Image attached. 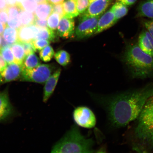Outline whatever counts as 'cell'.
I'll list each match as a JSON object with an SVG mask.
<instances>
[{
  "instance_id": "f35d334b",
  "label": "cell",
  "mask_w": 153,
  "mask_h": 153,
  "mask_svg": "<svg viewBox=\"0 0 153 153\" xmlns=\"http://www.w3.org/2000/svg\"><path fill=\"white\" fill-rule=\"evenodd\" d=\"M7 5V0H0V10L6 9Z\"/></svg>"
},
{
  "instance_id": "3957f363",
  "label": "cell",
  "mask_w": 153,
  "mask_h": 153,
  "mask_svg": "<svg viewBox=\"0 0 153 153\" xmlns=\"http://www.w3.org/2000/svg\"><path fill=\"white\" fill-rule=\"evenodd\" d=\"M124 61L132 77L145 79L153 76V57L143 51L138 44L128 45Z\"/></svg>"
},
{
  "instance_id": "7a4b0ae2",
  "label": "cell",
  "mask_w": 153,
  "mask_h": 153,
  "mask_svg": "<svg viewBox=\"0 0 153 153\" xmlns=\"http://www.w3.org/2000/svg\"><path fill=\"white\" fill-rule=\"evenodd\" d=\"M136 120L133 150L139 153L153 152V96L147 101Z\"/></svg>"
},
{
  "instance_id": "e575fe53",
  "label": "cell",
  "mask_w": 153,
  "mask_h": 153,
  "mask_svg": "<svg viewBox=\"0 0 153 153\" xmlns=\"http://www.w3.org/2000/svg\"><path fill=\"white\" fill-rule=\"evenodd\" d=\"M8 19V14L6 9L0 10V22L6 26Z\"/></svg>"
},
{
  "instance_id": "9a60e30c",
  "label": "cell",
  "mask_w": 153,
  "mask_h": 153,
  "mask_svg": "<svg viewBox=\"0 0 153 153\" xmlns=\"http://www.w3.org/2000/svg\"><path fill=\"white\" fill-rule=\"evenodd\" d=\"M117 21L114 13L110 9L99 18L97 30L95 34L100 33L110 28Z\"/></svg>"
},
{
  "instance_id": "6da1fadb",
  "label": "cell",
  "mask_w": 153,
  "mask_h": 153,
  "mask_svg": "<svg viewBox=\"0 0 153 153\" xmlns=\"http://www.w3.org/2000/svg\"><path fill=\"white\" fill-rule=\"evenodd\" d=\"M153 96V83L138 88L108 97H97V102L108 112L114 127H125L136 120L149 99Z\"/></svg>"
},
{
  "instance_id": "d590c367",
  "label": "cell",
  "mask_w": 153,
  "mask_h": 153,
  "mask_svg": "<svg viewBox=\"0 0 153 153\" xmlns=\"http://www.w3.org/2000/svg\"><path fill=\"white\" fill-rule=\"evenodd\" d=\"M143 24L145 28L153 38V20L145 21Z\"/></svg>"
},
{
  "instance_id": "1f68e13d",
  "label": "cell",
  "mask_w": 153,
  "mask_h": 153,
  "mask_svg": "<svg viewBox=\"0 0 153 153\" xmlns=\"http://www.w3.org/2000/svg\"><path fill=\"white\" fill-rule=\"evenodd\" d=\"M24 47L26 56L36 51L32 42L21 43Z\"/></svg>"
},
{
  "instance_id": "7c38bea8",
  "label": "cell",
  "mask_w": 153,
  "mask_h": 153,
  "mask_svg": "<svg viewBox=\"0 0 153 153\" xmlns=\"http://www.w3.org/2000/svg\"><path fill=\"white\" fill-rule=\"evenodd\" d=\"M13 108L6 90L0 91V122L8 118L12 114Z\"/></svg>"
},
{
  "instance_id": "60d3db41",
  "label": "cell",
  "mask_w": 153,
  "mask_h": 153,
  "mask_svg": "<svg viewBox=\"0 0 153 153\" xmlns=\"http://www.w3.org/2000/svg\"><path fill=\"white\" fill-rule=\"evenodd\" d=\"M7 26L0 22V35H2L4 31Z\"/></svg>"
},
{
  "instance_id": "5bb4252c",
  "label": "cell",
  "mask_w": 153,
  "mask_h": 153,
  "mask_svg": "<svg viewBox=\"0 0 153 153\" xmlns=\"http://www.w3.org/2000/svg\"><path fill=\"white\" fill-rule=\"evenodd\" d=\"M138 45L143 52L153 57V38L148 30L140 34Z\"/></svg>"
},
{
  "instance_id": "4dcf8cb0",
  "label": "cell",
  "mask_w": 153,
  "mask_h": 153,
  "mask_svg": "<svg viewBox=\"0 0 153 153\" xmlns=\"http://www.w3.org/2000/svg\"><path fill=\"white\" fill-rule=\"evenodd\" d=\"M34 49L36 51H40L48 45L50 42L45 39H35L32 42Z\"/></svg>"
},
{
  "instance_id": "e0dca14e",
  "label": "cell",
  "mask_w": 153,
  "mask_h": 153,
  "mask_svg": "<svg viewBox=\"0 0 153 153\" xmlns=\"http://www.w3.org/2000/svg\"><path fill=\"white\" fill-rule=\"evenodd\" d=\"M53 4L48 1L38 4L35 11V16L38 19L47 20L53 13Z\"/></svg>"
},
{
  "instance_id": "cb8c5ba5",
  "label": "cell",
  "mask_w": 153,
  "mask_h": 153,
  "mask_svg": "<svg viewBox=\"0 0 153 153\" xmlns=\"http://www.w3.org/2000/svg\"><path fill=\"white\" fill-rule=\"evenodd\" d=\"M35 18L34 13L22 10L19 16L21 25L22 26L33 24Z\"/></svg>"
},
{
  "instance_id": "484cf974",
  "label": "cell",
  "mask_w": 153,
  "mask_h": 153,
  "mask_svg": "<svg viewBox=\"0 0 153 153\" xmlns=\"http://www.w3.org/2000/svg\"><path fill=\"white\" fill-rule=\"evenodd\" d=\"M62 17L56 13L53 12L47 19L48 27L51 30H56Z\"/></svg>"
},
{
  "instance_id": "9c48e42d",
  "label": "cell",
  "mask_w": 153,
  "mask_h": 153,
  "mask_svg": "<svg viewBox=\"0 0 153 153\" xmlns=\"http://www.w3.org/2000/svg\"><path fill=\"white\" fill-rule=\"evenodd\" d=\"M18 42L20 43L30 42L35 39L40 28L33 24L22 26L18 29Z\"/></svg>"
},
{
  "instance_id": "d4e9b609",
  "label": "cell",
  "mask_w": 153,
  "mask_h": 153,
  "mask_svg": "<svg viewBox=\"0 0 153 153\" xmlns=\"http://www.w3.org/2000/svg\"><path fill=\"white\" fill-rule=\"evenodd\" d=\"M55 58L57 62L62 66H66L70 62V56L66 51L61 50L55 55Z\"/></svg>"
},
{
  "instance_id": "f1b7e54d",
  "label": "cell",
  "mask_w": 153,
  "mask_h": 153,
  "mask_svg": "<svg viewBox=\"0 0 153 153\" xmlns=\"http://www.w3.org/2000/svg\"><path fill=\"white\" fill-rule=\"evenodd\" d=\"M21 3L24 10L35 13L37 7V2L36 0H23Z\"/></svg>"
},
{
  "instance_id": "277c9868",
  "label": "cell",
  "mask_w": 153,
  "mask_h": 153,
  "mask_svg": "<svg viewBox=\"0 0 153 153\" xmlns=\"http://www.w3.org/2000/svg\"><path fill=\"white\" fill-rule=\"evenodd\" d=\"M92 139L87 138L74 125L51 149V153H91L94 152Z\"/></svg>"
},
{
  "instance_id": "4fadbf2b",
  "label": "cell",
  "mask_w": 153,
  "mask_h": 153,
  "mask_svg": "<svg viewBox=\"0 0 153 153\" xmlns=\"http://www.w3.org/2000/svg\"><path fill=\"white\" fill-rule=\"evenodd\" d=\"M61 70L58 69L54 72L45 82L44 87L43 101L46 102L55 90L59 77L60 75Z\"/></svg>"
},
{
  "instance_id": "8d00e7d4",
  "label": "cell",
  "mask_w": 153,
  "mask_h": 153,
  "mask_svg": "<svg viewBox=\"0 0 153 153\" xmlns=\"http://www.w3.org/2000/svg\"><path fill=\"white\" fill-rule=\"evenodd\" d=\"M7 62L2 56L1 53H0V73L3 72L7 66Z\"/></svg>"
},
{
  "instance_id": "ab89813d",
  "label": "cell",
  "mask_w": 153,
  "mask_h": 153,
  "mask_svg": "<svg viewBox=\"0 0 153 153\" xmlns=\"http://www.w3.org/2000/svg\"><path fill=\"white\" fill-rule=\"evenodd\" d=\"M47 1L49 2L52 4H53L62 3L64 1V0H47Z\"/></svg>"
},
{
  "instance_id": "5b68a950",
  "label": "cell",
  "mask_w": 153,
  "mask_h": 153,
  "mask_svg": "<svg viewBox=\"0 0 153 153\" xmlns=\"http://www.w3.org/2000/svg\"><path fill=\"white\" fill-rule=\"evenodd\" d=\"M53 68L50 65H40L36 68L27 69H23L20 78L22 81L45 83L52 75Z\"/></svg>"
},
{
  "instance_id": "ffe728a7",
  "label": "cell",
  "mask_w": 153,
  "mask_h": 153,
  "mask_svg": "<svg viewBox=\"0 0 153 153\" xmlns=\"http://www.w3.org/2000/svg\"><path fill=\"white\" fill-rule=\"evenodd\" d=\"M18 30L7 26L2 36V39L8 44L12 45L18 42Z\"/></svg>"
},
{
  "instance_id": "ee69618b",
  "label": "cell",
  "mask_w": 153,
  "mask_h": 153,
  "mask_svg": "<svg viewBox=\"0 0 153 153\" xmlns=\"http://www.w3.org/2000/svg\"><path fill=\"white\" fill-rule=\"evenodd\" d=\"M94 1H95V0H89L90 3Z\"/></svg>"
},
{
  "instance_id": "7bdbcfd3",
  "label": "cell",
  "mask_w": 153,
  "mask_h": 153,
  "mask_svg": "<svg viewBox=\"0 0 153 153\" xmlns=\"http://www.w3.org/2000/svg\"><path fill=\"white\" fill-rule=\"evenodd\" d=\"M0 36H1V35H0ZM1 43H2V37H1V36H0V48H1Z\"/></svg>"
},
{
  "instance_id": "8fae6325",
  "label": "cell",
  "mask_w": 153,
  "mask_h": 153,
  "mask_svg": "<svg viewBox=\"0 0 153 153\" xmlns=\"http://www.w3.org/2000/svg\"><path fill=\"white\" fill-rule=\"evenodd\" d=\"M113 0H95L90 4L84 14L88 16H100L105 12Z\"/></svg>"
},
{
  "instance_id": "4316f807",
  "label": "cell",
  "mask_w": 153,
  "mask_h": 153,
  "mask_svg": "<svg viewBox=\"0 0 153 153\" xmlns=\"http://www.w3.org/2000/svg\"><path fill=\"white\" fill-rule=\"evenodd\" d=\"M54 55V51L52 47L49 45L44 48L40 51V58L44 62H49Z\"/></svg>"
},
{
  "instance_id": "d6986e66",
  "label": "cell",
  "mask_w": 153,
  "mask_h": 153,
  "mask_svg": "<svg viewBox=\"0 0 153 153\" xmlns=\"http://www.w3.org/2000/svg\"><path fill=\"white\" fill-rule=\"evenodd\" d=\"M64 16L73 18L79 15L76 8L75 0H66L63 3Z\"/></svg>"
},
{
  "instance_id": "b9f144b4",
  "label": "cell",
  "mask_w": 153,
  "mask_h": 153,
  "mask_svg": "<svg viewBox=\"0 0 153 153\" xmlns=\"http://www.w3.org/2000/svg\"><path fill=\"white\" fill-rule=\"evenodd\" d=\"M36 1L38 4L42 3L47 1V0H36Z\"/></svg>"
},
{
  "instance_id": "d6a6232c",
  "label": "cell",
  "mask_w": 153,
  "mask_h": 153,
  "mask_svg": "<svg viewBox=\"0 0 153 153\" xmlns=\"http://www.w3.org/2000/svg\"><path fill=\"white\" fill-rule=\"evenodd\" d=\"M53 12L57 13L61 17L64 16L65 13L63 7V3L58 4H53Z\"/></svg>"
},
{
  "instance_id": "836d02e7",
  "label": "cell",
  "mask_w": 153,
  "mask_h": 153,
  "mask_svg": "<svg viewBox=\"0 0 153 153\" xmlns=\"http://www.w3.org/2000/svg\"><path fill=\"white\" fill-rule=\"evenodd\" d=\"M33 24L39 28L48 27L47 20H42V19L38 18L36 16Z\"/></svg>"
},
{
  "instance_id": "52a82bcc",
  "label": "cell",
  "mask_w": 153,
  "mask_h": 153,
  "mask_svg": "<svg viewBox=\"0 0 153 153\" xmlns=\"http://www.w3.org/2000/svg\"><path fill=\"white\" fill-rule=\"evenodd\" d=\"M73 117L76 125L85 128H92L96 124L94 114L90 108L86 106L76 108L73 113Z\"/></svg>"
},
{
  "instance_id": "ac0fdd59",
  "label": "cell",
  "mask_w": 153,
  "mask_h": 153,
  "mask_svg": "<svg viewBox=\"0 0 153 153\" xmlns=\"http://www.w3.org/2000/svg\"><path fill=\"white\" fill-rule=\"evenodd\" d=\"M11 48L14 56L15 63L19 65H22L26 55L24 47L22 44L17 42L13 44L11 46Z\"/></svg>"
},
{
  "instance_id": "f546056e",
  "label": "cell",
  "mask_w": 153,
  "mask_h": 153,
  "mask_svg": "<svg viewBox=\"0 0 153 153\" xmlns=\"http://www.w3.org/2000/svg\"><path fill=\"white\" fill-rule=\"evenodd\" d=\"M76 8L79 14H83L90 4L89 0H75Z\"/></svg>"
},
{
  "instance_id": "2e32d148",
  "label": "cell",
  "mask_w": 153,
  "mask_h": 153,
  "mask_svg": "<svg viewBox=\"0 0 153 153\" xmlns=\"http://www.w3.org/2000/svg\"><path fill=\"white\" fill-rule=\"evenodd\" d=\"M136 16L153 18V0L141 2L137 7Z\"/></svg>"
},
{
  "instance_id": "44dd1931",
  "label": "cell",
  "mask_w": 153,
  "mask_h": 153,
  "mask_svg": "<svg viewBox=\"0 0 153 153\" xmlns=\"http://www.w3.org/2000/svg\"><path fill=\"white\" fill-rule=\"evenodd\" d=\"M41 64L39 59L34 53L26 56L22 66L23 69H30L36 68Z\"/></svg>"
},
{
  "instance_id": "8992f818",
  "label": "cell",
  "mask_w": 153,
  "mask_h": 153,
  "mask_svg": "<svg viewBox=\"0 0 153 153\" xmlns=\"http://www.w3.org/2000/svg\"><path fill=\"white\" fill-rule=\"evenodd\" d=\"M100 18V16H90L83 14L75 30L76 38L82 39L95 34Z\"/></svg>"
},
{
  "instance_id": "83f0119b",
  "label": "cell",
  "mask_w": 153,
  "mask_h": 153,
  "mask_svg": "<svg viewBox=\"0 0 153 153\" xmlns=\"http://www.w3.org/2000/svg\"><path fill=\"white\" fill-rule=\"evenodd\" d=\"M10 46L1 47L0 53L8 64L15 63V59Z\"/></svg>"
},
{
  "instance_id": "f6af8a7d",
  "label": "cell",
  "mask_w": 153,
  "mask_h": 153,
  "mask_svg": "<svg viewBox=\"0 0 153 153\" xmlns=\"http://www.w3.org/2000/svg\"><path fill=\"white\" fill-rule=\"evenodd\" d=\"M0 49H1V48H0Z\"/></svg>"
},
{
  "instance_id": "74e56055",
  "label": "cell",
  "mask_w": 153,
  "mask_h": 153,
  "mask_svg": "<svg viewBox=\"0 0 153 153\" xmlns=\"http://www.w3.org/2000/svg\"><path fill=\"white\" fill-rule=\"evenodd\" d=\"M137 1V0H117V1L127 6L134 4Z\"/></svg>"
},
{
  "instance_id": "30bf717a",
  "label": "cell",
  "mask_w": 153,
  "mask_h": 153,
  "mask_svg": "<svg viewBox=\"0 0 153 153\" xmlns=\"http://www.w3.org/2000/svg\"><path fill=\"white\" fill-rule=\"evenodd\" d=\"M57 33L60 37L68 39L74 33L75 22L73 18L65 16L61 18L57 27Z\"/></svg>"
},
{
  "instance_id": "603a6c76",
  "label": "cell",
  "mask_w": 153,
  "mask_h": 153,
  "mask_svg": "<svg viewBox=\"0 0 153 153\" xmlns=\"http://www.w3.org/2000/svg\"><path fill=\"white\" fill-rule=\"evenodd\" d=\"M111 9L114 13L117 21L127 15L128 11L127 6L118 1L114 4Z\"/></svg>"
},
{
  "instance_id": "7402d4cb",
  "label": "cell",
  "mask_w": 153,
  "mask_h": 153,
  "mask_svg": "<svg viewBox=\"0 0 153 153\" xmlns=\"http://www.w3.org/2000/svg\"><path fill=\"white\" fill-rule=\"evenodd\" d=\"M56 38V34L54 30L48 27L40 28L39 33L36 36L35 39H45L50 42H54Z\"/></svg>"
},
{
  "instance_id": "ba28073f",
  "label": "cell",
  "mask_w": 153,
  "mask_h": 153,
  "mask_svg": "<svg viewBox=\"0 0 153 153\" xmlns=\"http://www.w3.org/2000/svg\"><path fill=\"white\" fill-rule=\"evenodd\" d=\"M22 65L15 63L9 64L3 72L0 73V84H3L20 78L22 71Z\"/></svg>"
}]
</instances>
